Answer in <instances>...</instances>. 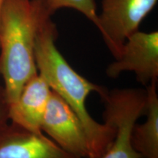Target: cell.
I'll list each match as a JSON object with an SVG mask.
<instances>
[{
    "label": "cell",
    "mask_w": 158,
    "mask_h": 158,
    "mask_svg": "<svg viewBox=\"0 0 158 158\" xmlns=\"http://www.w3.org/2000/svg\"><path fill=\"white\" fill-rule=\"evenodd\" d=\"M157 0H101L98 30L114 58L128 37L138 30Z\"/></svg>",
    "instance_id": "4"
},
{
    "label": "cell",
    "mask_w": 158,
    "mask_h": 158,
    "mask_svg": "<svg viewBox=\"0 0 158 158\" xmlns=\"http://www.w3.org/2000/svg\"><path fill=\"white\" fill-rule=\"evenodd\" d=\"M41 130L71 155L80 158H94L89 138L82 122L72 108L53 91Z\"/></svg>",
    "instance_id": "5"
},
{
    "label": "cell",
    "mask_w": 158,
    "mask_h": 158,
    "mask_svg": "<svg viewBox=\"0 0 158 158\" xmlns=\"http://www.w3.org/2000/svg\"><path fill=\"white\" fill-rule=\"evenodd\" d=\"M147 103L143 123L134 124L131 143L141 158H158V94L157 82L147 86Z\"/></svg>",
    "instance_id": "9"
},
{
    "label": "cell",
    "mask_w": 158,
    "mask_h": 158,
    "mask_svg": "<svg viewBox=\"0 0 158 158\" xmlns=\"http://www.w3.org/2000/svg\"><path fill=\"white\" fill-rule=\"evenodd\" d=\"M43 7L52 15L59 9L72 8L82 13L98 27V14L94 0H40Z\"/></svg>",
    "instance_id": "10"
},
{
    "label": "cell",
    "mask_w": 158,
    "mask_h": 158,
    "mask_svg": "<svg viewBox=\"0 0 158 158\" xmlns=\"http://www.w3.org/2000/svg\"><path fill=\"white\" fill-rule=\"evenodd\" d=\"M99 96L105 107L104 122L115 130L111 145L100 158H141L132 146L131 132L138 118L145 113L146 89L106 88Z\"/></svg>",
    "instance_id": "3"
},
{
    "label": "cell",
    "mask_w": 158,
    "mask_h": 158,
    "mask_svg": "<svg viewBox=\"0 0 158 158\" xmlns=\"http://www.w3.org/2000/svg\"><path fill=\"white\" fill-rule=\"evenodd\" d=\"M52 90L38 73L23 85L16 102L9 107L10 122L35 133L43 134L41 124Z\"/></svg>",
    "instance_id": "8"
},
{
    "label": "cell",
    "mask_w": 158,
    "mask_h": 158,
    "mask_svg": "<svg viewBox=\"0 0 158 158\" xmlns=\"http://www.w3.org/2000/svg\"><path fill=\"white\" fill-rule=\"evenodd\" d=\"M132 72L137 81L147 86L158 80V31H135L124 42L119 56L108 64L106 73L115 79Z\"/></svg>",
    "instance_id": "6"
},
{
    "label": "cell",
    "mask_w": 158,
    "mask_h": 158,
    "mask_svg": "<svg viewBox=\"0 0 158 158\" xmlns=\"http://www.w3.org/2000/svg\"><path fill=\"white\" fill-rule=\"evenodd\" d=\"M6 0H0V22H1V17H2V10L4 5H5Z\"/></svg>",
    "instance_id": "12"
},
{
    "label": "cell",
    "mask_w": 158,
    "mask_h": 158,
    "mask_svg": "<svg viewBox=\"0 0 158 158\" xmlns=\"http://www.w3.org/2000/svg\"><path fill=\"white\" fill-rule=\"evenodd\" d=\"M40 0H6L0 22V76L8 106L36 75L35 43L45 12Z\"/></svg>",
    "instance_id": "2"
},
{
    "label": "cell",
    "mask_w": 158,
    "mask_h": 158,
    "mask_svg": "<svg viewBox=\"0 0 158 158\" xmlns=\"http://www.w3.org/2000/svg\"><path fill=\"white\" fill-rule=\"evenodd\" d=\"M10 123L9 106L3 86L0 85V132Z\"/></svg>",
    "instance_id": "11"
},
{
    "label": "cell",
    "mask_w": 158,
    "mask_h": 158,
    "mask_svg": "<svg viewBox=\"0 0 158 158\" xmlns=\"http://www.w3.org/2000/svg\"><path fill=\"white\" fill-rule=\"evenodd\" d=\"M57 35L51 15L45 12L35 43L37 72L78 116L89 138L94 158H100L111 145L115 130L108 122H97L89 113L86 102L91 93L101 94L105 87L89 81L70 66L57 48Z\"/></svg>",
    "instance_id": "1"
},
{
    "label": "cell",
    "mask_w": 158,
    "mask_h": 158,
    "mask_svg": "<svg viewBox=\"0 0 158 158\" xmlns=\"http://www.w3.org/2000/svg\"><path fill=\"white\" fill-rule=\"evenodd\" d=\"M0 158H80L64 151L44 134L10 122L0 132Z\"/></svg>",
    "instance_id": "7"
}]
</instances>
